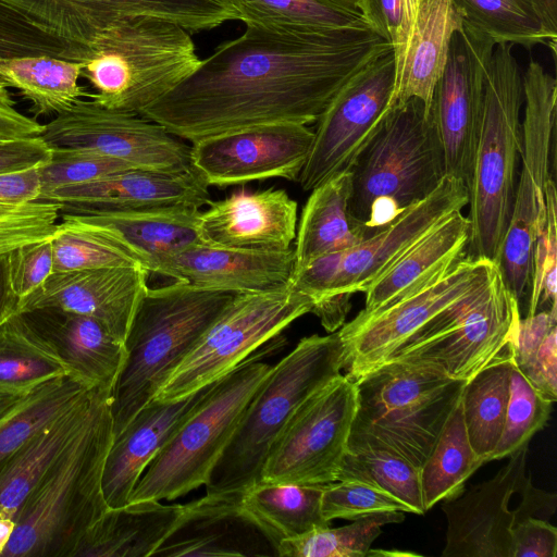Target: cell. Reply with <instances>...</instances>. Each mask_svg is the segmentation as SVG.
Masks as SVG:
<instances>
[{
  "label": "cell",
  "mask_w": 557,
  "mask_h": 557,
  "mask_svg": "<svg viewBox=\"0 0 557 557\" xmlns=\"http://www.w3.org/2000/svg\"><path fill=\"white\" fill-rule=\"evenodd\" d=\"M552 404L527 381L512 361L504 430L490 461L509 457L528 445L531 437L546 424Z\"/></svg>",
  "instance_id": "45"
},
{
  "label": "cell",
  "mask_w": 557,
  "mask_h": 557,
  "mask_svg": "<svg viewBox=\"0 0 557 557\" xmlns=\"http://www.w3.org/2000/svg\"><path fill=\"white\" fill-rule=\"evenodd\" d=\"M60 215L53 201L0 202V262L24 245L51 238Z\"/></svg>",
  "instance_id": "46"
},
{
  "label": "cell",
  "mask_w": 557,
  "mask_h": 557,
  "mask_svg": "<svg viewBox=\"0 0 557 557\" xmlns=\"http://www.w3.org/2000/svg\"><path fill=\"white\" fill-rule=\"evenodd\" d=\"M72 375L52 345L21 312L0 326V391L29 392Z\"/></svg>",
  "instance_id": "38"
},
{
  "label": "cell",
  "mask_w": 557,
  "mask_h": 557,
  "mask_svg": "<svg viewBox=\"0 0 557 557\" xmlns=\"http://www.w3.org/2000/svg\"><path fill=\"white\" fill-rule=\"evenodd\" d=\"M214 383L178 400H150L114 435L102 476L103 495L109 507L128 503L146 468L201 404Z\"/></svg>",
  "instance_id": "26"
},
{
  "label": "cell",
  "mask_w": 557,
  "mask_h": 557,
  "mask_svg": "<svg viewBox=\"0 0 557 557\" xmlns=\"http://www.w3.org/2000/svg\"><path fill=\"white\" fill-rule=\"evenodd\" d=\"M278 345L259 348L218 380L136 483L128 503L172 500L201 485L224 451L272 366L260 359Z\"/></svg>",
  "instance_id": "9"
},
{
  "label": "cell",
  "mask_w": 557,
  "mask_h": 557,
  "mask_svg": "<svg viewBox=\"0 0 557 557\" xmlns=\"http://www.w3.org/2000/svg\"><path fill=\"white\" fill-rule=\"evenodd\" d=\"M128 170L133 168L110 157L84 150L52 149L51 159L38 168V199L61 187L97 181Z\"/></svg>",
  "instance_id": "48"
},
{
  "label": "cell",
  "mask_w": 557,
  "mask_h": 557,
  "mask_svg": "<svg viewBox=\"0 0 557 557\" xmlns=\"http://www.w3.org/2000/svg\"><path fill=\"white\" fill-rule=\"evenodd\" d=\"M512 44H498L484 67L476 145L467 183L466 256L498 265L511 218L522 151L523 73Z\"/></svg>",
  "instance_id": "3"
},
{
  "label": "cell",
  "mask_w": 557,
  "mask_h": 557,
  "mask_svg": "<svg viewBox=\"0 0 557 557\" xmlns=\"http://www.w3.org/2000/svg\"><path fill=\"white\" fill-rule=\"evenodd\" d=\"M60 219L51 236L52 273L107 267H144L140 257L112 233L69 213H61Z\"/></svg>",
  "instance_id": "40"
},
{
  "label": "cell",
  "mask_w": 557,
  "mask_h": 557,
  "mask_svg": "<svg viewBox=\"0 0 557 557\" xmlns=\"http://www.w3.org/2000/svg\"><path fill=\"white\" fill-rule=\"evenodd\" d=\"M556 322L557 306L520 318L515 338L509 343L512 361L518 369L529 363Z\"/></svg>",
  "instance_id": "53"
},
{
  "label": "cell",
  "mask_w": 557,
  "mask_h": 557,
  "mask_svg": "<svg viewBox=\"0 0 557 557\" xmlns=\"http://www.w3.org/2000/svg\"><path fill=\"white\" fill-rule=\"evenodd\" d=\"M7 87V84L0 78V107L14 108L15 101Z\"/></svg>",
  "instance_id": "63"
},
{
  "label": "cell",
  "mask_w": 557,
  "mask_h": 557,
  "mask_svg": "<svg viewBox=\"0 0 557 557\" xmlns=\"http://www.w3.org/2000/svg\"><path fill=\"white\" fill-rule=\"evenodd\" d=\"M313 138L307 125L289 122L230 131L191 143L190 169L208 187L298 181Z\"/></svg>",
  "instance_id": "18"
},
{
  "label": "cell",
  "mask_w": 557,
  "mask_h": 557,
  "mask_svg": "<svg viewBox=\"0 0 557 557\" xmlns=\"http://www.w3.org/2000/svg\"><path fill=\"white\" fill-rule=\"evenodd\" d=\"M51 156L52 149L40 135L0 140V175L38 169Z\"/></svg>",
  "instance_id": "54"
},
{
  "label": "cell",
  "mask_w": 557,
  "mask_h": 557,
  "mask_svg": "<svg viewBox=\"0 0 557 557\" xmlns=\"http://www.w3.org/2000/svg\"><path fill=\"white\" fill-rule=\"evenodd\" d=\"M42 131L44 124L35 119L20 113L14 108L0 107V140L38 136Z\"/></svg>",
  "instance_id": "58"
},
{
  "label": "cell",
  "mask_w": 557,
  "mask_h": 557,
  "mask_svg": "<svg viewBox=\"0 0 557 557\" xmlns=\"http://www.w3.org/2000/svg\"><path fill=\"white\" fill-rule=\"evenodd\" d=\"M91 388L74 375H62L37 386L0 423V461L14 453L51 419Z\"/></svg>",
  "instance_id": "43"
},
{
  "label": "cell",
  "mask_w": 557,
  "mask_h": 557,
  "mask_svg": "<svg viewBox=\"0 0 557 557\" xmlns=\"http://www.w3.org/2000/svg\"><path fill=\"white\" fill-rule=\"evenodd\" d=\"M278 545L242 504V494H208L186 504L170 536L154 552L162 557L276 556Z\"/></svg>",
  "instance_id": "23"
},
{
  "label": "cell",
  "mask_w": 557,
  "mask_h": 557,
  "mask_svg": "<svg viewBox=\"0 0 557 557\" xmlns=\"http://www.w3.org/2000/svg\"><path fill=\"white\" fill-rule=\"evenodd\" d=\"M233 297L178 280L147 288L125 338L126 358L112 391L114 435L153 399Z\"/></svg>",
  "instance_id": "5"
},
{
  "label": "cell",
  "mask_w": 557,
  "mask_h": 557,
  "mask_svg": "<svg viewBox=\"0 0 557 557\" xmlns=\"http://www.w3.org/2000/svg\"><path fill=\"white\" fill-rule=\"evenodd\" d=\"M245 25L139 115L190 144L255 125H308L354 74L393 49L368 25Z\"/></svg>",
  "instance_id": "1"
},
{
  "label": "cell",
  "mask_w": 557,
  "mask_h": 557,
  "mask_svg": "<svg viewBox=\"0 0 557 557\" xmlns=\"http://www.w3.org/2000/svg\"><path fill=\"white\" fill-rule=\"evenodd\" d=\"M39 194L38 169L0 175V202L33 201Z\"/></svg>",
  "instance_id": "56"
},
{
  "label": "cell",
  "mask_w": 557,
  "mask_h": 557,
  "mask_svg": "<svg viewBox=\"0 0 557 557\" xmlns=\"http://www.w3.org/2000/svg\"><path fill=\"white\" fill-rule=\"evenodd\" d=\"M370 27L398 54L412 30L422 0H357Z\"/></svg>",
  "instance_id": "51"
},
{
  "label": "cell",
  "mask_w": 557,
  "mask_h": 557,
  "mask_svg": "<svg viewBox=\"0 0 557 557\" xmlns=\"http://www.w3.org/2000/svg\"><path fill=\"white\" fill-rule=\"evenodd\" d=\"M148 275L141 265L52 273L17 306V312L53 308L88 315L124 343L148 288Z\"/></svg>",
  "instance_id": "21"
},
{
  "label": "cell",
  "mask_w": 557,
  "mask_h": 557,
  "mask_svg": "<svg viewBox=\"0 0 557 557\" xmlns=\"http://www.w3.org/2000/svg\"><path fill=\"white\" fill-rule=\"evenodd\" d=\"M498 270L487 259L463 256L423 289L370 315H356L337 330L346 350V375L358 379L449 305L486 283Z\"/></svg>",
  "instance_id": "17"
},
{
  "label": "cell",
  "mask_w": 557,
  "mask_h": 557,
  "mask_svg": "<svg viewBox=\"0 0 557 557\" xmlns=\"http://www.w3.org/2000/svg\"><path fill=\"white\" fill-rule=\"evenodd\" d=\"M403 511L367 516L339 528L314 529L278 544V557H366L382 527L399 523Z\"/></svg>",
  "instance_id": "44"
},
{
  "label": "cell",
  "mask_w": 557,
  "mask_h": 557,
  "mask_svg": "<svg viewBox=\"0 0 557 557\" xmlns=\"http://www.w3.org/2000/svg\"><path fill=\"white\" fill-rule=\"evenodd\" d=\"M16 309V302L12 300L9 296H7L4 293L2 264L0 262V326L13 313L17 312Z\"/></svg>",
  "instance_id": "60"
},
{
  "label": "cell",
  "mask_w": 557,
  "mask_h": 557,
  "mask_svg": "<svg viewBox=\"0 0 557 557\" xmlns=\"http://www.w3.org/2000/svg\"><path fill=\"white\" fill-rule=\"evenodd\" d=\"M201 59L185 28L153 17L124 18L90 47L82 76L88 98L116 111L139 114L191 75Z\"/></svg>",
  "instance_id": "8"
},
{
  "label": "cell",
  "mask_w": 557,
  "mask_h": 557,
  "mask_svg": "<svg viewBox=\"0 0 557 557\" xmlns=\"http://www.w3.org/2000/svg\"><path fill=\"white\" fill-rule=\"evenodd\" d=\"M52 55L84 61L86 54L37 29L22 17L0 5V58Z\"/></svg>",
  "instance_id": "50"
},
{
  "label": "cell",
  "mask_w": 557,
  "mask_h": 557,
  "mask_svg": "<svg viewBox=\"0 0 557 557\" xmlns=\"http://www.w3.org/2000/svg\"><path fill=\"white\" fill-rule=\"evenodd\" d=\"M346 350L337 333L313 334L275 366L247 405L205 484L208 494H243L261 482L267 456L295 411L341 375Z\"/></svg>",
  "instance_id": "6"
},
{
  "label": "cell",
  "mask_w": 557,
  "mask_h": 557,
  "mask_svg": "<svg viewBox=\"0 0 557 557\" xmlns=\"http://www.w3.org/2000/svg\"><path fill=\"white\" fill-rule=\"evenodd\" d=\"M522 166L498 269L520 304L531 288L537 231L546 226V187L554 180L557 82L533 60L523 72Z\"/></svg>",
  "instance_id": "11"
},
{
  "label": "cell",
  "mask_w": 557,
  "mask_h": 557,
  "mask_svg": "<svg viewBox=\"0 0 557 557\" xmlns=\"http://www.w3.org/2000/svg\"><path fill=\"white\" fill-rule=\"evenodd\" d=\"M324 485L258 483L242 494V504L278 545L330 525L321 506Z\"/></svg>",
  "instance_id": "37"
},
{
  "label": "cell",
  "mask_w": 557,
  "mask_h": 557,
  "mask_svg": "<svg viewBox=\"0 0 557 557\" xmlns=\"http://www.w3.org/2000/svg\"><path fill=\"white\" fill-rule=\"evenodd\" d=\"M348 211L367 238L432 194L446 176L442 139L418 98L394 104L351 169Z\"/></svg>",
  "instance_id": "4"
},
{
  "label": "cell",
  "mask_w": 557,
  "mask_h": 557,
  "mask_svg": "<svg viewBox=\"0 0 557 557\" xmlns=\"http://www.w3.org/2000/svg\"><path fill=\"white\" fill-rule=\"evenodd\" d=\"M244 24L341 28L368 25L357 0H226Z\"/></svg>",
  "instance_id": "41"
},
{
  "label": "cell",
  "mask_w": 557,
  "mask_h": 557,
  "mask_svg": "<svg viewBox=\"0 0 557 557\" xmlns=\"http://www.w3.org/2000/svg\"><path fill=\"white\" fill-rule=\"evenodd\" d=\"M21 313L52 345L72 375L91 387L113 391L126 348L102 323L53 308Z\"/></svg>",
  "instance_id": "28"
},
{
  "label": "cell",
  "mask_w": 557,
  "mask_h": 557,
  "mask_svg": "<svg viewBox=\"0 0 557 557\" xmlns=\"http://www.w3.org/2000/svg\"><path fill=\"white\" fill-rule=\"evenodd\" d=\"M107 389L91 387L86 391L0 461V517L15 519L49 468L83 431Z\"/></svg>",
  "instance_id": "27"
},
{
  "label": "cell",
  "mask_w": 557,
  "mask_h": 557,
  "mask_svg": "<svg viewBox=\"0 0 557 557\" xmlns=\"http://www.w3.org/2000/svg\"><path fill=\"white\" fill-rule=\"evenodd\" d=\"M512 356L509 344L463 385L460 404L470 445L490 461L504 430Z\"/></svg>",
  "instance_id": "36"
},
{
  "label": "cell",
  "mask_w": 557,
  "mask_h": 557,
  "mask_svg": "<svg viewBox=\"0 0 557 557\" xmlns=\"http://www.w3.org/2000/svg\"><path fill=\"white\" fill-rule=\"evenodd\" d=\"M546 18L557 26V0H535Z\"/></svg>",
  "instance_id": "62"
},
{
  "label": "cell",
  "mask_w": 557,
  "mask_h": 557,
  "mask_svg": "<svg viewBox=\"0 0 557 557\" xmlns=\"http://www.w3.org/2000/svg\"><path fill=\"white\" fill-rule=\"evenodd\" d=\"M355 380L338 375L308 397L273 443L260 483L337 481L356 411Z\"/></svg>",
  "instance_id": "14"
},
{
  "label": "cell",
  "mask_w": 557,
  "mask_h": 557,
  "mask_svg": "<svg viewBox=\"0 0 557 557\" xmlns=\"http://www.w3.org/2000/svg\"><path fill=\"white\" fill-rule=\"evenodd\" d=\"M15 528V520L12 518L0 517V556L8 545Z\"/></svg>",
  "instance_id": "61"
},
{
  "label": "cell",
  "mask_w": 557,
  "mask_h": 557,
  "mask_svg": "<svg viewBox=\"0 0 557 557\" xmlns=\"http://www.w3.org/2000/svg\"><path fill=\"white\" fill-rule=\"evenodd\" d=\"M186 505L145 499L111 508L94 523L74 557H151L177 527Z\"/></svg>",
  "instance_id": "32"
},
{
  "label": "cell",
  "mask_w": 557,
  "mask_h": 557,
  "mask_svg": "<svg viewBox=\"0 0 557 557\" xmlns=\"http://www.w3.org/2000/svg\"><path fill=\"white\" fill-rule=\"evenodd\" d=\"M352 173L347 171L310 190L296 230L294 274L325 255L350 249L367 239L366 232L349 215Z\"/></svg>",
  "instance_id": "33"
},
{
  "label": "cell",
  "mask_w": 557,
  "mask_h": 557,
  "mask_svg": "<svg viewBox=\"0 0 557 557\" xmlns=\"http://www.w3.org/2000/svg\"><path fill=\"white\" fill-rule=\"evenodd\" d=\"M520 318L519 302L498 269L486 283L428 321L384 362L423 366L450 379L468 380L515 338Z\"/></svg>",
  "instance_id": "10"
},
{
  "label": "cell",
  "mask_w": 557,
  "mask_h": 557,
  "mask_svg": "<svg viewBox=\"0 0 557 557\" xmlns=\"http://www.w3.org/2000/svg\"><path fill=\"white\" fill-rule=\"evenodd\" d=\"M338 480L372 484L403 502L411 513L426 512L420 467L397 453L376 448L347 450L338 470Z\"/></svg>",
  "instance_id": "42"
},
{
  "label": "cell",
  "mask_w": 557,
  "mask_h": 557,
  "mask_svg": "<svg viewBox=\"0 0 557 557\" xmlns=\"http://www.w3.org/2000/svg\"><path fill=\"white\" fill-rule=\"evenodd\" d=\"M527 381L547 400L557 399V327L546 335L533 358L519 369Z\"/></svg>",
  "instance_id": "55"
},
{
  "label": "cell",
  "mask_w": 557,
  "mask_h": 557,
  "mask_svg": "<svg viewBox=\"0 0 557 557\" xmlns=\"http://www.w3.org/2000/svg\"><path fill=\"white\" fill-rule=\"evenodd\" d=\"M462 29L476 39L519 45L531 49L546 45L556 53L557 26L535 0H453Z\"/></svg>",
  "instance_id": "34"
},
{
  "label": "cell",
  "mask_w": 557,
  "mask_h": 557,
  "mask_svg": "<svg viewBox=\"0 0 557 557\" xmlns=\"http://www.w3.org/2000/svg\"><path fill=\"white\" fill-rule=\"evenodd\" d=\"M322 513L333 519L356 520L367 516L410 509L389 493L357 480H338L324 485Z\"/></svg>",
  "instance_id": "47"
},
{
  "label": "cell",
  "mask_w": 557,
  "mask_h": 557,
  "mask_svg": "<svg viewBox=\"0 0 557 557\" xmlns=\"http://www.w3.org/2000/svg\"><path fill=\"white\" fill-rule=\"evenodd\" d=\"M38 200L61 206V213L95 214L164 206L201 209L210 199L208 186L190 169L165 173L133 169L97 181L61 187Z\"/></svg>",
  "instance_id": "24"
},
{
  "label": "cell",
  "mask_w": 557,
  "mask_h": 557,
  "mask_svg": "<svg viewBox=\"0 0 557 557\" xmlns=\"http://www.w3.org/2000/svg\"><path fill=\"white\" fill-rule=\"evenodd\" d=\"M469 235L467 215L461 211L449 215L367 288L358 315L376 313L440 278L466 255Z\"/></svg>",
  "instance_id": "29"
},
{
  "label": "cell",
  "mask_w": 557,
  "mask_h": 557,
  "mask_svg": "<svg viewBox=\"0 0 557 557\" xmlns=\"http://www.w3.org/2000/svg\"><path fill=\"white\" fill-rule=\"evenodd\" d=\"M84 61L52 55L0 58V78L20 91L36 115H57L89 92L78 84Z\"/></svg>",
  "instance_id": "35"
},
{
  "label": "cell",
  "mask_w": 557,
  "mask_h": 557,
  "mask_svg": "<svg viewBox=\"0 0 557 557\" xmlns=\"http://www.w3.org/2000/svg\"><path fill=\"white\" fill-rule=\"evenodd\" d=\"M482 465L470 445L459 400L420 467L425 510L459 494Z\"/></svg>",
  "instance_id": "39"
},
{
  "label": "cell",
  "mask_w": 557,
  "mask_h": 557,
  "mask_svg": "<svg viewBox=\"0 0 557 557\" xmlns=\"http://www.w3.org/2000/svg\"><path fill=\"white\" fill-rule=\"evenodd\" d=\"M462 29L453 0H422L409 38L395 58L391 108L409 98L431 111L433 92L446 67L451 41Z\"/></svg>",
  "instance_id": "30"
},
{
  "label": "cell",
  "mask_w": 557,
  "mask_h": 557,
  "mask_svg": "<svg viewBox=\"0 0 557 557\" xmlns=\"http://www.w3.org/2000/svg\"><path fill=\"white\" fill-rule=\"evenodd\" d=\"M200 210L189 206H164L72 215L115 235L140 257L149 273H156L168 257L202 244L197 231Z\"/></svg>",
  "instance_id": "31"
},
{
  "label": "cell",
  "mask_w": 557,
  "mask_h": 557,
  "mask_svg": "<svg viewBox=\"0 0 557 557\" xmlns=\"http://www.w3.org/2000/svg\"><path fill=\"white\" fill-rule=\"evenodd\" d=\"M520 492L522 493V503L516 510H513L515 522L525 517H535L539 512L544 516L545 520H547L555 512V494H548L535 488L532 485L530 478H525Z\"/></svg>",
  "instance_id": "57"
},
{
  "label": "cell",
  "mask_w": 557,
  "mask_h": 557,
  "mask_svg": "<svg viewBox=\"0 0 557 557\" xmlns=\"http://www.w3.org/2000/svg\"><path fill=\"white\" fill-rule=\"evenodd\" d=\"M395 87L393 49L377 55L337 91L317 121L312 146L299 175L310 191L351 171L391 109Z\"/></svg>",
  "instance_id": "15"
},
{
  "label": "cell",
  "mask_w": 557,
  "mask_h": 557,
  "mask_svg": "<svg viewBox=\"0 0 557 557\" xmlns=\"http://www.w3.org/2000/svg\"><path fill=\"white\" fill-rule=\"evenodd\" d=\"M466 381L403 362L373 368L355 380L357 404L348 450H389L421 467L459 403Z\"/></svg>",
  "instance_id": "7"
},
{
  "label": "cell",
  "mask_w": 557,
  "mask_h": 557,
  "mask_svg": "<svg viewBox=\"0 0 557 557\" xmlns=\"http://www.w3.org/2000/svg\"><path fill=\"white\" fill-rule=\"evenodd\" d=\"M52 149H74L123 161L133 169L182 173L190 170V145L136 113L79 99L44 124Z\"/></svg>",
  "instance_id": "16"
},
{
  "label": "cell",
  "mask_w": 557,
  "mask_h": 557,
  "mask_svg": "<svg viewBox=\"0 0 557 557\" xmlns=\"http://www.w3.org/2000/svg\"><path fill=\"white\" fill-rule=\"evenodd\" d=\"M112 391H104L72 444L49 468L15 516L1 557H74L94 523L108 510L102 490L114 432Z\"/></svg>",
  "instance_id": "2"
},
{
  "label": "cell",
  "mask_w": 557,
  "mask_h": 557,
  "mask_svg": "<svg viewBox=\"0 0 557 557\" xmlns=\"http://www.w3.org/2000/svg\"><path fill=\"white\" fill-rule=\"evenodd\" d=\"M494 48L465 29L456 33L433 92L431 113L444 147L446 176L466 186L479 132L482 76Z\"/></svg>",
  "instance_id": "19"
},
{
  "label": "cell",
  "mask_w": 557,
  "mask_h": 557,
  "mask_svg": "<svg viewBox=\"0 0 557 557\" xmlns=\"http://www.w3.org/2000/svg\"><path fill=\"white\" fill-rule=\"evenodd\" d=\"M311 308V299L290 285L234 295L153 399L178 400L214 383Z\"/></svg>",
  "instance_id": "12"
},
{
  "label": "cell",
  "mask_w": 557,
  "mask_h": 557,
  "mask_svg": "<svg viewBox=\"0 0 557 557\" xmlns=\"http://www.w3.org/2000/svg\"><path fill=\"white\" fill-rule=\"evenodd\" d=\"M468 205L466 185L445 176L426 198L350 249L325 255L294 274L290 286L312 306L323 299L367 288L435 226Z\"/></svg>",
  "instance_id": "13"
},
{
  "label": "cell",
  "mask_w": 557,
  "mask_h": 557,
  "mask_svg": "<svg viewBox=\"0 0 557 557\" xmlns=\"http://www.w3.org/2000/svg\"><path fill=\"white\" fill-rule=\"evenodd\" d=\"M557 529L547 520L525 517L511 530L510 557H556Z\"/></svg>",
  "instance_id": "52"
},
{
  "label": "cell",
  "mask_w": 557,
  "mask_h": 557,
  "mask_svg": "<svg viewBox=\"0 0 557 557\" xmlns=\"http://www.w3.org/2000/svg\"><path fill=\"white\" fill-rule=\"evenodd\" d=\"M1 264L4 293L18 306L52 274L51 238L13 250Z\"/></svg>",
  "instance_id": "49"
},
{
  "label": "cell",
  "mask_w": 557,
  "mask_h": 557,
  "mask_svg": "<svg viewBox=\"0 0 557 557\" xmlns=\"http://www.w3.org/2000/svg\"><path fill=\"white\" fill-rule=\"evenodd\" d=\"M34 389L29 392L0 391V423L14 411Z\"/></svg>",
  "instance_id": "59"
},
{
  "label": "cell",
  "mask_w": 557,
  "mask_h": 557,
  "mask_svg": "<svg viewBox=\"0 0 557 557\" xmlns=\"http://www.w3.org/2000/svg\"><path fill=\"white\" fill-rule=\"evenodd\" d=\"M294 271V248L259 251L199 244L164 259L156 273L237 295L286 288Z\"/></svg>",
  "instance_id": "25"
},
{
  "label": "cell",
  "mask_w": 557,
  "mask_h": 557,
  "mask_svg": "<svg viewBox=\"0 0 557 557\" xmlns=\"http://www.w3.org/2000/svg\"><path fill=\"white\" fill-rule=\"evenodd\" d=\"M528 445L488 481L444 499L447 519L443 557H510L515 511L508 505L525 480Z\"/></svg>",
  "instance_id": "20"
},
{
  "label": "cell",
  "mask_w": 557,
  "mask_h": 557,
  "mask_svg": "<svg viewBox=\"0 0 557 557\" xmlns=\"http://www.w3.org/2000/svg\"><path fill=\"white\" fill-rule=\"evenodd\" d=\"M207 206L197 216L202 244L259 251L292 248L298 205L286 190L242 188Z\"/></svg>",
  "instance_id": "22"
}]
</instances>
